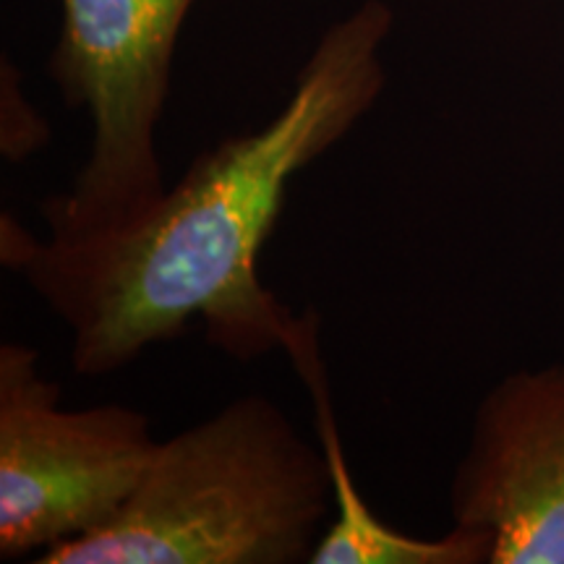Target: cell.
<instances>
[{"label":"cell","instance_id":"6da1fadb","mask_svg":"<svg viewBox=\"0 0 564 564\" xmlns=\"http://www.w3.org/2000/svg\"><path fill=\"white\" fill-rule=\"evenodd\" d=\"M392 26L384 0H364L327 26L280 112L199 154L131 220L40 238L3 215V267L66 327L74 373L121 371L196 319L238 361L282 350L299 316L259 278L262 249L295 175L377 105Z\"/></svg>","mask_w":564,"mask_h":564},{"label":"cell","instance_id":"5b68a950","mask_svg":"<svg viewBox=\"0 0 564 564\" xmlns=\"http://www.w3.org/2000/svg\"><path fill=\"white\" fill-rule=\"evenodd\" d=\"M447 499L453 525L486 541L489 564H564V364L486 390Z\"/></svg>","mask_w":564,"mask_h":564},{"label":"cell","instance_id":"3957f363","mask_svg":"<svg viewBox=\"0 0 564 564\" xmlns=\"http://www.w3.org/2000/svg\"><path fill=\"white\" fill-rule=\"evenodd\" d=\"M194 0H63L51 79L87 110L89 152L68 192L42 202L47 232L121 225L165 194L158 131Z\"/></svg>","mask_w":564,"mask_h":564},{"label":"cell","instance_id":"7a4b0ae2","mask_svg":"<svg viewBox=\"0 0 564 564\" xmlns=\"http://www.w3.org/2000/svg\"><path fill=\"white\" fill-rule=\"evenodd\" d=\"M335 512L322 444L267 394L158 442L118 518L34 564H308Z\"/></svg>","mask_w":564,"mask_h":564},{"label":"cell","instance_id":"52a82bcc","mask_svg":"<svg viewBox=\"0 0 564 564\" xmlns=\"http://www.w3.org/2000/svg\"><path fill=\"white\" fill-rule=\"evenodd\" d=\"M47 141H51V126L26 100L17 66L3 58V70H0V152H3V160H30Z\"/></svg>","mask_w":564,"mask_h":564},{"label":"cell","instance_id":"8992f818","mask_svg":"<svg viewBox=\"0 0 564 564\" xmlns=\"http://www.w3.org/2000/svg\"><path fill=\"white\" fill-rule=\"evenodd\" d=\"M282 352L291 358L295 373L312 394L316 434L335 486L333 520L324 528L308 564H489V546L481 535L455 525L436 539L411 535L387 525L366 502L364 491L352 481L343 436L337 432L314 314L295 319Z\"/></svg>","mask_w":564,"mask_h":564},{"label":"cell","instance_id":"277c9868","mask_svg":"<svg viewBox=\"0 0 564 564\" xmlns=\"http://www.w3.org/2000/svg\"><path fill=\"white\" fill-rule=\"evenodd\" d=\"M158 442L139 408H63L40 352L0 345V560L102 531L131 499Z\"/></svg>","mask_w":564,"mask_h":564}]
</instances>
